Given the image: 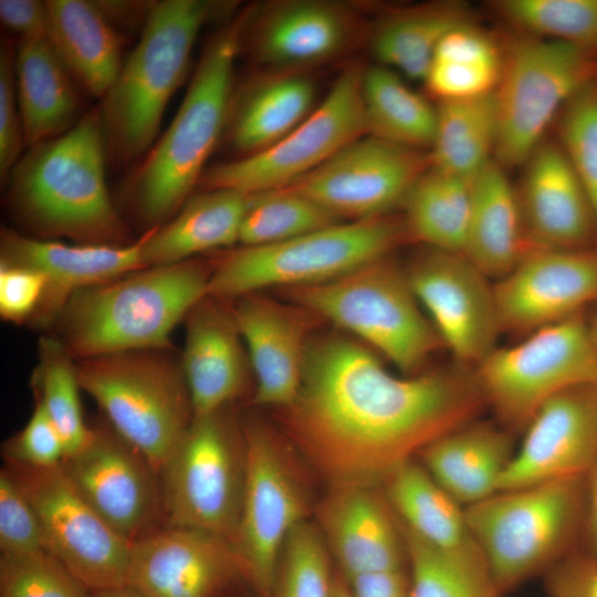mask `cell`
Listing matches in <instances>:
<instances>
[{"label": "cell", "instance_id": "obj_1", "mask_svg": "<svg viewBox=\"0 0 597 597\" xmlns=\"http://www.w3.org/2000/svg\"><path fill=\"white\" fill-rule=\"evenodd\" d=\"M483 406L473 371L397 376L362 342L327 333L310 338L298 394L284 410L335 485L373 486Z\"/></svg>", "mask_w": 597, "mask_h": 597}, {"label": "cell", "instance_id": "obj_2", "mask_svg": "<svg viewBox=\"0 0 597 597\" xmlns=\"http://www.w3.org/2000/svg\"><path fill=\"white\" fill-rule=\"evenodd\" d=\"M106 163L97 108L85 113L65 134L30 147L21 156L7 180L9 206L42 239L132 243L108 192Z\"/></svg>", "mask_w": 597, "mask_h": 597}, {"label": "cell", "instance_id": "obj_3", "mask_svg": "<svg viewBox=\"0 0 597 597\" xmlns=\"http://www.w3.org/2000/svg\"><path fill=\"white\" fill-rule=\"evenodd\" d=\"M245 20L244 12L210 39L174 119L130 178L133 206L148 229L169 221L191 197L226 130Z\"/></svg>", "mask_w": 597, "mask_h": 597}, {"label": "cell", "instance_id": "obj_4", "mask_svg": "<svg viewBox=\"0 0 597 597\" xmlns=\"http://www.w3.org/2000/svg\"><path fill=\"white\" fill-rule=\"evenodd\" d=\"M212 266L195 259L149 266L75 292L57 320L75 359L171 348L170 334L208 294Z\"/></svg>", "mask_w": 597, "mask_h": 597}, {"label": "cell", "instance_id": "obj_5", "mask_svg": "<svg viewBox=\"0 0 597 597\" xmlns=\"http://www.w3.org/2000/svg\"><path fill=\"white\" fill-rule=\"evenodd\" d=\"M203 0L155 2L137 45L98 108L107 161L143 159L157 139L167 105L184 82L202 27L217 13Z\"/></svg>", "mask_w": 597, "mask_h": 597}, {"label": "cell", "instance_id": "obj_6", "mask_svg": "<svg viewBox=\"0 0 597 597\" xmlns=\"http://www.w3.org/2000/svg\"><path fill=\"white\" fill-rule=\"evenodd\" d=\"M585 478L498 491L465 507L470 535L501 595L568 555L584 526Z\"/></svg>", "mask_w": 597, "mask_h": 597}, {"label": "cell", "instance_id": "obj_7", "mask_svg": "<svg viewBox=\"0 0 597 597\" xmlns=\"http://www.w3.org/2000/svg\"><path fill=\"white\" fill-rule=\"evenodd\" d=\"M409 238L402 219L338 222L266 245L239 247L212 265L208 294L223 300L268 287L313 286L388 256Z\"/></svg>", "mask_w": 597, "mask_h": 597}, {"label": "cell", "instance_id": "obj_8", "mask_svg": "<svg viewBox=\"0 0 597 597\" xmlns=\"http://www.w3.org/2000/svg\"><path fill=\"white\" fill-rule=\"evenodd\" d=\"M290 301L416 375L443 342L417 300L406 271L388 256L329 282L285 290Z\"/></svg>", "mask_w": 597, "mask_h": 597}, {"label": "cell", "instance_id": "obj_9", "mask_svg": "<svg viewBox=\"0 0 597 597\" xmlns=\"http://www.w3.org/2000/svg\"><path fill=\"white\" fill-rule=\"evenodd\" d=\"M166 350H129L76 362L81 389L157 474L193 420L180 363Z\"/></svg>", "mask_w": 597, "mask_h": 597}, {"label": "cell", "instance_id": "obj_10", "mask_svg": "<svg viewBox=\"0 0 597 597\" xmlns=\"http://www.w3.org/2000/svg\"><path fill=\"white\" fill-rule=\"evenodd\" d=\"M597 82V51L530 34L503 49L494 91L498 143L494 159L522 166L544 140L567 103Z\"/></svg>", "mask_w": 597, "mask_h": 597}, {"label": "cell", "instance_id": "obj_11", "mask_svg": "<svg viewBox=\"0 0 597 597\" xmlns=\"http://www.w3.org/2000/svg\"><path fill=\"white\" fill-rule=\"evenodd\" d=\"M596 374L597 347L580 315L495 347L473 370L485 405L510 431L525 429L548 399L594 383Z\"/></svg>", "mask_w": 597, "mask_h": 597}, {"label": "cell", "instance_id": "obj_12", "mask_svg": "<svg viewBox=\"0 0 597 597\" xmlns=\"http://www.w3.org/2000/svg\"><path fill=\"white\" fill-rule=\"evenodd\" d=\"M168 526L208 532L234 543L245 476L240 440L223 409L193 417L160 472Z\"/></svg>", "mask_w": 597, "mask_h": 597}, {"label": "cell", "instance_id": "obj_13", "mask_svg": "<svg viewBox=\"0 0 597 597\" xmlns=\"http://www.w3.org/2000/svg\"><path fill=\"white\" fill-rule=\"evenodd\" d=\"M362 74L356 65L344 69L324 100L286 136L261 151L207 168L199 184L250 196L285 188L320 167L366 135Z\"/></svg>", "mask_w": 597, "mask_h": 597}, {"label": "cell", "instance_id": "obj_14", "mask_svg": "<svg viewBox=\"0 0 597 597\" xmlns=\"http://www.w3.org/2000/svg\"><path fill=\"white\" fill-rule=\"evenodd\" d=\"M32 505L44 548L91 590L127 585L132 542L80 495L61 469L8 464Z\"/></svg>", "mask_w": 597, "mask_h": 597}, {"label": "cell", "instance_id": "obj_15", "mask_svg": "<svg viewBox=\"0 0 597 597\" xmlns=\"http://www.w3.org/2000/svg\"><path fill=\"white\" fill-rule=\"evenodd\" d=\"M245 476L233 546L261 597H274L283 547L305 521V501L280 444L262 426L243 429Z\"/></svg>", "mask_w": 597, "mask_h": 597}, {"label": "cell", "instance_id": "obj_16", "mask_svg": "<svg viewBox=\"0 0 597 597\" xmlns=\"http://www.w3.org/2000/svg\"><path fill=\"white\" fill-rule=\"evenodd\" d=\"M429 165L422 150L364 135L285 189L311 199L342 221L369 220L401 206Z\"/></svg>", "mask_w": 597, "mask_h": 597}, {"label": "cell", "instance_id": "obj_17", "mask_svg": "<svg viewBox=\"0 0 597 597\" xmlns=\"http://www.w3.org/2000/svg\"><path fill=\"white\" fill-rule=\"evenodd\" d=\"M420 305L460 364L475 367L501 333L493 285L461 253L426 248L406 271Z\"/></svg>", "mask_w": 597, "mask_h": 597}, {"label": "cell", "instance_id": "obj_18", "mask_svg": "<svg viewBox=\"0 0 597 597\" xmlns=\"http://www.w3.org/2000/svg\"><path fill=\"white\" fill-rule=\"evenodd\" d=\"M493 289L501 333L528 335L597 301V252L528 248Z\"/></svg>", "mask_w": 597, "mask_h": 597}, {"label": "cell", "instance_id": "obj_19", "mask_svg": "<svg viewBox=\"0 0 597 597\" xmlns=\"http://www.w3.org/2000/svg\"><path fill=\"white\" fill-rule=\"evenodd\" d=\"M61 469L80 495L122 537L135 542L151 532L161 509L158 475L115 431L92 429L86 444Z\"/></svg>", "mask_w": 597, "mask_h": 597}, {"label": "cell", "instance_id": "obj_20", "mask_svg": "<svg viewBox=\"0 0 597 597\" xmlns=\"http://www.w3.org/2000/svg\"><path fill=\"white\" fill-rule=\"evenodd\" d=\"M524 430L498 491L585 478L597 460V386L577 385L555 395Z\"/></svg>", "mask_w": 597, "mask_h": 597}, {"label": "cell", "instance_id": "obj_21", "mask_svg": "<svg viewBox=\"0 0 597 597\" xmlns=\"http://www.w3.org/2000/svg\"><path fill=\"white\" fill-rule=\"evenodd\" d=\"M244 576L232 543L168 526L133 542L127 585L144 597H217Z\"/></svg>", "mask_w": 597, "mask_h": 597}, {"label": "cell", "instance_id": "obj_22", "mask_svg": "<svg viewBox=\"0 0 597 597\" xmlns=\"http://www.w3.org/2000/svg\"><path fill=\"white\" fill-rule=\"evenodd\" d=\"M522 166L516 192L528 248L586 249L594 212L558 142L544 139Z\"/></svg>", "mask_w": 597, "mask_h": 597}, {"label": "cell", "instance_id": "obj_23", "mask_svg": "<svg viewBox=\"0 0 597 597\" xmlns=\"http://www.w3.org/2000/svg\"><path fill=\"white\" fill-rule=\"evenodd\" d=\"M143 245L144 234L128 244H67L6 229L1 233V262L34 269L46 276L35 318L48 323L57 317L75 292L145 269Z\"/></svg>", "mask_w": 597, "mask_h": 597}, {"label": "cell", "instance_id": "obj_24", "mask_svg": "<svg viewBox=\"0 0 597 597\" xmlns=\"http://www.w3.org/2000/svg\"><path fill=\"white\" fill-rule=\"evenodd\" d=\"M295 306L261 292L241 296L233 304L234 322L255 376L256 405L286 409L298 394L310 338L308 312Z\"/></svg>", "mask_w": 597, "mask_h": 597}, {"label": "cell", "instance_id": "obj_25", "mask_svg": "<svg viewBox=\"0 0 597 597\" xmlns=\"http://www.w3.org/2000/svg\"><path fill=\"white\" fill-rule=\"evenodd\" d=\"M320 520L345 582L402 570L406 548L400 525L373 486L335 485L321 506Z\"/></svg>", "mask_w": 597, "mask_h": 597}, {"label": "cell", "instance_id": "obj_26", "mask_svg": "<svg viewBox=\"0 0 597 597\" xmlns=\"http://www.w3.org/2000/svg\"><path fill=\"white\" fill-rule=\"evenodd\" d=\"M207 294L186 316L180 360L193 417L224 409L242 390L244 355L232 308Z\"/></svg>", "mask_w": 597, "mask_h": 597}, {"label": "cell", "instance_id": "obj_27", "mask_svg": "<svg viewBox=\"0 0 597 597\" xmlns=\"http://www.w3.org/2000/svg\"><path fill=\"white\" fill-rule=\"evenodd\" d=\"M352 34L349 13L317 0L279 3L259 20L251 35L256 61L280 73L315 64L339 53Z\"/></svg>", "mask_w": 597, "mask_h": 597}, {"label": "cell", "instance_id": "obj_28", "mask_svg": "<svg viewBox=\"0 0 597 597\" xmlns=\"http://www.w3.org/2000/svg\"><path fill=\"white\" fill-rule=\"evenodd\" d=\"M515 448L512 431L474 420L438 438L420 451V463L462 506L498 492Z\"/></svg>", "mask_w": 597, "mask_h": 597}, {"label": "cell", "instance_id": "obj_29", "mask_svg": "<svg viewBox=\"0 0 597 597\" xmlns=\"http://www.w3.org/2000/svg\"><path fill=\"white\" fill-rule=\"evenodd\" d=\"M14 66L28 148L65 134L80 122L84 114L78 86L48 38L20 40Z\"/></svg>", "mask_w": 597, "mask_h": 597}, {"label": "cell", "instance_id": "obj_30", "mask_svg": "<svg viewBox=\"0 0 597 597\" xmlns=\"http://www.w3.org/2000/svg\"><path fill=\"white\" fill-rule=\"evenodd\" d=\"M45 2L54 51L77 86L102 100L124 64L119 33L96 1Z\"/></svg>", "mask_w": 597, "mask_h": 597}, {"label": "cell", "instance_id": "obj_31", "mask_svg": "<svg viewBox=\"0 0 597 597\" xmlns=\"http://www.w3.org/2000/svg\"><path fill=\"white\" fill-rule=\"evenodd\" d=\"M527 249L516 187L505 167L493 159L472 179L463 255L498 281L514 269Z\"/></svg>", "mask_w": 597, "mask_h": 597}, {"label": "cell", "instance_id": "obj_32", "mask_svg": "<svg viewBox=\"0 0 597 597\" xmlns=\"http://www.w3.org/2000/svg\"><path fill=\"white\" fill-rule=\"evenodd\" d=\"M248 199L222 188L191 196L169 221L144 233L145 268L179 263L239 242Z\"/></svg>", "mask_w": 597, "mask_h": 597}, {"label": "cell", "instance_id": "obj_33", "mask_svg": "<svg viewBox=\"0 0 597 597\" xmlns=\"http://www.w3.org/2000/svg\"><path fill=\"white\" fill-rule=\"evenodd\" d=\"M315 86L296 72L280 73L231 102L226 126L230 148L240 157L261 151L286 136L315 108Z\"/></svg>", "mask_w": 597, "mask_h": 597}, {"label": "cell", "instance_id": "obj_34", "mask_svg": "<svg viewBox=\"0 0 597 597\" xmlns=\"http://www.w3.org/2000/svg\"><path fill=\"white\" fill-rule=\"evenodd\" d=\"M472 22L458 2L415 6L391 13L379 23L370 40L377 64L411 80H425L442 39L453 29Z\"/></svg>", "mask_w": 597, "mask_h": 597}, {"label": "cell", "instance_id": "obj_35", "mask_svg": "<svg viewBox=\"0 0 597 597\" xmlns=\"http://www.w3.org/2000/svg\"><path fill=\"white\" fill-rule=\"evenodd\" d=\"M384 483L402 527L438 547L457 548L473 543L465 507L419 461L402 463Z\"/></svg>", "mask_w": 597, "mask_h": 597}, {"label": "cell", "instance_id": "obj_36", "mask_svg": "<svg viewBox=\"0 0 597 597\" xmlns=\"http://www.w3.org/2000/svg\"><path fill=\"white\" fill-rule=\"evenodd\" d=\"M472 203V179L429 165L401 207L409 238L426 248L463 254Z\"/></svg>", "mask_w": 597, "mask_h": 597}, {"label": "cell", "instance_id": "obj_37", "mask_svg": "<svg viewBox=\"0 0 597 597\" xmlns=\"http://www.w3.org/2000/svg\"><path fill=\"white\" fill-rule=\"evenodd\" d=\"M436 111L430 166L473 179L495 155L499 126L494 93L439 102Z\"/></svg>", "mask_w": 597, "mask_h": 597}, {"label": "cell", "instance_id": "obj_38", "mask_svg": "<svg viewBox=\"0 0 597 597\" xmlns=\"http://www.w3.org/2000/svg\"><path fill=\"white\" fill-rule=\"evenodd\" d=\"M502 64L503 49L469 22L442 39L423 83L438 103L485 96L494 93Z\"/></svg>", "mask_w": 597, "mask_h": 597}, {"label": "cell", "instance_id": "obj_39", "mask_svg": "<svg viewBox=\"0 0 597 597\" xmlns=\"http://www.w3.org/2000/svg\"><path fill=\"white\" fill-rule=\"evenodd\" d=\"M362 101L366 135L402 147L430 148L437 111L395 71L376 64L363 70Z\"/></svg>", "mask_w": 597, "mask_h": 597}, {"label": "cell", "instance_id": "obj_40", "mask_svg": "<svg viewBox=\"0 0 597 597\" xmlns=\"http://www.w3.org/2000/svg\"><path fill=\"white\" fill-rule=\"evenodd\" d=\"M409 564V597H500L488 564L473 543L434 546L400 525Z\"/></svg>", "mask_w": 597, "mask_h": 597}, {"label": "cell", "instance_id": "obj_41", "mask_svg": "<svg viewBox=\"0 0 597 597\" xmlns=\"http://www.w3.org/2000/svg\"><path fill=\"white\" fill-rule=\"evenodd\" d=\"M39 359L32 388L63 439L66 458L80 451L92 434L82 413L76 362L60 339L50 337L41 338Z\"/></svg>", "mask_w": 597, "mask_h": 597}, {"label": "cell", "instance_id": "obj_42", "mask_svg": "<svg viewBox=\"0 0 597 597\" xmlns=\"http://www.w3.org/2000/svg\"><path fill=\"white\" fill-rule=\"evenodd\" d=\"M343 222L311 199L289 189L250 195L242 219V247L266 245Z\"/></svg>", "mask_w": 597, "mask_h": 597}, {"label": "cell", "instance_id": "obj_43", "mask_svg": "<svg viewBox=\"0 0 597 597\" xmlns=\"http://www.w3.org/2000/svg\"><path fill=\"white\" fill-rule=\"evenodd\" d=\"M496 8L530 35L597 51V0H503Z\"/></svg>", "mask_w": 597, "mask_h": 597}, {"label": "cell", "instance_id": "obj_44", "mask_svg": "<svg viewBox=\"0 0 597 597\" xmlns=\"http://www.w3.org/2000/svg\"><path fill=\"white\" fill-rule=\"evenodd\" d=\"M334 578L322 533L304 521L283 547L274 597H332Z\"/></svg>", "mask_w": 597, "mask_h": 597}, {"label": "cell", "instance_id": "obj_45", "mask_svg": "<svg viewBox=\"0 0 597 597\" xmlns=\"http://www.w3.org/2000/svg\"><path fill=\"white\" fill-rule=\"evenodd\" d=\"M558 119L557 142L586 191L597 226V82L573 97Z\"/></svg>", "mask_w": 597, "mask_h": 597}, {"label": "cell", "instance_id": "obj_46", "mask_svg": "<svg viewBox=\"0 0 597 597\" xmlns=\"http://www.w3.org/2000/svg\"><path fill=\"white\" fill-rule=\"evenodd\" d=\"M92 590L46 551L0 556V597H91Z\"/></svg>", "mask_w": 597, "mask_h": 597}, {"label": "cell", "instance_id": "obj_47", "mask_svg": "<svg viewBox=\"0 0 597 597\" xmlns=\"http://www.w3.org/2000/svg\"><path fill=\"white\" fill-rule=\"evenodd\" d=\"M0 551L7 556L45 551L36 514L7 469L0 472Z\"/></svg>", "mask_w": 597, "mask_h": 597}, {"label": "cell", "instance_id": "obj_48", "mask_svg": "<svg viewBox=\"0 0 597 597\" xmlns=\"http://www.w3.org/2000/svg\"><path fill=\"white\" fill-rule=\"evenodd\" d=\"M3 452L8 464L35 469L59 467L65 458L63 439L39 401L27 425L4 443Z\"/></svg>", "mask_w": 597, "mask_h": 597}, {"label": "cell", "instance_id": "obj_49", "mask_svg": "<svg viewBox=\"0 0 597 597\" xmlns=\"http://www.w3.org/2000/svg\"><path fill=\"white\" fill-rule=\"evenodd\" d=\"M15 49L9 40L0 49V176L8 180L25 146L15 83Z\"/></svg>", "mask_w": 597, "mask_h": 597}, {"label": "cell", "instance_id": "obj_50", "mask_svg": "<svg viewBox=\"0 0 597 597\" xmlns=\"http://www.w3.org/2000/svg\"><path fill=\"white\" fill-rule=\"evenodd\" d=\"M46 276L30 268L1 262L0 315L3 320L22 323L35 316L45 290Z\"/></svg>", "mask_w": 597, "mask_h": 597}, {"label": "cell", "instance_id": "obj_51", "mask_svg": "<svg viewBox=\"0 0 597 597\" xmlns=\"http://www.w3.org/2000/svg\"><path fill=\"white\" fill-rule=\"evenodd\" d=\"M549 597H597V557L567 555L548 569Z\"/></svg>", "mask_w": 597, "mask_h": 597}, {"label": "cell", "instance_id": "obj_52", "mask_svg": "<svg viewBox=\"0 0 597 597\" xmlns=\"http://www.w3.org/2000/svg\"><path fill=\"white\" fill-rule=\"evenodd\" d=\"M0 20L20 40L48 38L49 11L45 1L0 0Z\"/></svg>", "mask_w": 597, "mask_h": 597}, {"label": "cell", "instance_id": "obj_53", "mask_svg": "<svg viewBox=\"0 0 597 597\" xmlns=\"http://www.w3.org/2000/svg\"><path fill=\"white\" fill-rule=\"evenodd\" d=\"M347 585L353 597H409L408 578L404 570L363 575Z\"/></svg>", "mask_w": 597, "mask_h": 597}, {"label": "cell", "instance_id": "obj_54", "mask_svg": "<svg viewBox=\"0 0 597 597\" xmlns=\"http://www.w3.org/2000/svg\"><path fill=\"white\" fill-rule=\"evenodd\" d=\"M586 507L584 527L591 555L597 557V460L585 478Z\"/></svg>", "mask_w": 597, "mask_h": 597}, {"label": "cell", "instance_id": "obj_55", "mask_svg": "<svg viewBox=\"0 0 597 597\" xmlns=\"http://www.w3.org/2000/svg\"><path fill=\"white\" fill-rule=\"evenodd\" d=\"M91 597H144L129 585L92 590Z\"/></svg>", "mask_w": 597, "mask_h": 597}, {"label": "cell", "instance_id": "obj_56", "mask_svg": "<svg viewBox=\"0 0 597 597\" xmlns=\"http://www.w3.org/2000/svg\"><path fill=\"white\" fill-rule=\"evenodd\" d=\"M332 597H353L350 589L345 580L334 577Z\"/></svg>", "mask_w": 597, "mask_h": 597}, {"label": "cell", "instance_id": "obj_57", "mask_svg": "<svg viewBox=\"0 0 597 597\" xmlns=\"http://www.w3.org/2000/svg\"><path fill=\"white\" fill-rule=\"evenodd\" d=\"M588 325H589V331H590L593 341L597 347V314L595 315V317Z\"/></svg>", "mask_w": 597, "mask_h": 597}, {"label": "cell", "instance_id": "obj_58", "mask_svg": "<svg viewBox=\"0 0 597 597\" xmlns=\"http://www.w3.org/2000/svg\"><path fill=\"white\" fill-rule=\"evenodd\" d=\"M594 384L597 386V374H596V378L594 380Z\"/></svg>", "mask_w": 597, "mask_h": 597}]
</instances>
